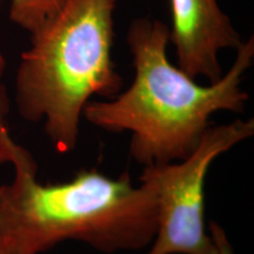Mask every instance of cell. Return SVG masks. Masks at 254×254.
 <instances>
[{
	"label": "cell",
	"instance_id": "obj_1",
	"mask_svg": "<svg viewBox=\"0 0 254 254\" xmlns=\"http://www.w3.org/2000/svg\"><path fill=\"white\" fill-rule=\"evenodd\" d=\"M14 177L0 186V245L13 254H40L67 240L100 253L134 252L151 245L157 233L153 186L133 185L128 172L106 177L95 168L71 180L40 184L32 154L14 140L0 152Z\"/></svg>",
	"mask_w": 254,
	"mask_h": 254
},
{
	"label": "cell",
	"instance_id": "obj_2",
	"mask_svg": "<svg viewBox=\"0 0 254 254\" xmlns=\"http://www.w3.org/2000/svg\"><path fill=\"white\" fill-rule=\"evenodd\" d=\"M126 40L134 66L132 84L109 100L88 101L82 117L104 131L131 133L128 152L138 164L182 160L198 146L214 113L245 109L249 94L241 81L254 59L253 37L238 47L231 68L207 86L171 64L170 27L159 19H134Z\"/></svg>",
	"mask_w": 254,
	"mask_h": 254
},
{
	"label": "cell",
	"instance_id": "obj_3",
	"mask_svg": "<svg viewBox=\"0 0 254 254\" xmlns=\"http://www.w3.org/2000/svg\"><path fill=\"white\" fill-rule=\"evenodd\" d=\"M117 0H65L31 34L15 78V103L27 122H44L59 153L75 148L82 111L95 95L116 97L124 81L112 60Z\"/></svg>",
	"mask_w": 254,
	"mask_h": 254
},
{
	"label": "cell",
	"instance_id": "obj_4",
	"mask_svg": "<svg viewBox=\"0 0 254 254\" xmlns=\"http://www.w3.org/2000/svg\"><path fill=\"white\" fill-rule=\"evenodd\" d=\"M254 134V120L211 125L186 158L144 166L139 180L153 186L158 226L145 254H217L205 221V184L215 159Z\"/></svg>",
	"mask_w": 254,
	"mask_h": 254
},
{
	"label": "cell",
	"instance_id": "obj_5",
	"mask_svg": "<svg viewBox=\"0 0 254 254\" xmlns=\"http://www.w3.org/2000/svg\"><path fill=\"white\" fill-rule=\"evenodd\" d=\"M172 28L170 43L176 47L178 67L193 79L209 82L221 78L219 52L236 50L243 41L217 0H170Z\"/></svg>",
	"mask_w": 254,
	"mask_h": 254
},
{
	"label": "cell",
	"instance_id": "obj_6",
	"mask_svg": "<svg viewBox=\"0 0 254 254\" xmlns=\"http://www.w3.org/2000/svg\"><path fill=\"white\" fill-rule=\"evenodd\" d=\"M65 0H11L9 19L32 34L59 11Z\"/></svg>",
	"mask_w": 254,
	"mask_h": 254
},
{
	"label": "cell",
	"instance_id": "obj_7",
	"mask_svg": "<svg viewBox=\"0 0 254 254\" xmlns=\"http://www.w3.org/2000/svg\"><path fill=\"white\" fill-rule=\"evenodd\" d=\"M11 109V103L7 90L4 85L0 82V150L12 140L8 131V114Z\"/></svg>",
	"mask_w": 254,
	"mask_h": 254
},
{
	"label": "cell",
	"instance_id": "obj_8",
	"mask_svg": "<svg viewBox=\"0 0 254 254\" xmlns=\"http://www.w3.org/2000/svg\"><path fill=\"white\" fill-rule=\"evenodd\" d=\"M207 230L217 247V254H234V249L228 239L226 231L219 222L214 220L208 221Z\"/></svg>",
	"mask_w": 254,
	"mask_h": 254
},
{
	"label": "cell",
	"instance_id": "obj_9",
	"mask_svg": "<svg viewBox=\"0 0 254 254\" xmlns=\"http://www.w3.org/2000/svg\"><path fill=\"white\" fill-rule=\"evenodd\" d=\"M5 69H6V60H5L4 55L0 52V78H1L2 74H4Z\"/></svg>",
	"mask_w": 254,
	"mask_h": 254
},
{
	"label": "cell",
	"instance_id": "obj_10",
	"mask_svg": "<svg viewBox=\"0 0 254 254\" xmlns=\"http://www.w3.org/2000/svg\"><path fill=\"white\" fill-rule=\"evenodd\" d=\"M0 254H13V253H11L9 251L6 250L5 247H2L1 245H0Z\"/></svg>",
	"mask_w": 254,
	"mask_h": 254
}]
</instances>
